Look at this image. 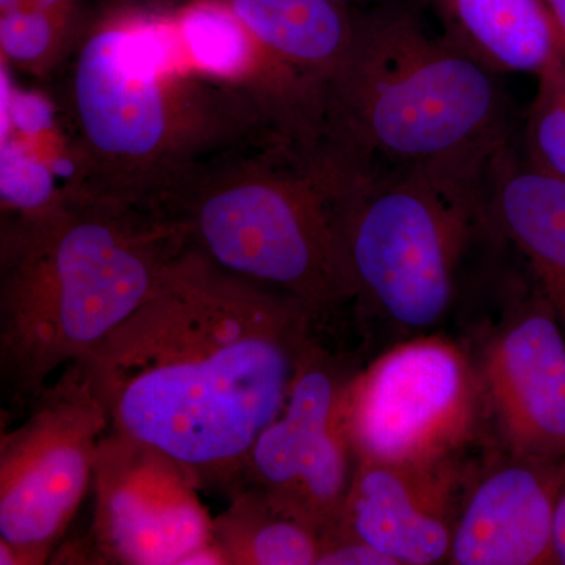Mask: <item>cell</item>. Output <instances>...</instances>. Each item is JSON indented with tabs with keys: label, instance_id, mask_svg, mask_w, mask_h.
Returning <instances> with one entry per match:
<instances>
[{
	"label": "cell",
	"instance_id": "cell-5",
	"mask_svg": "<svg viewBox=\"0 0 565 565\" xmlns=\"http://www.w3.org/2000/svg\"><path fill=\"white\" fill-rule=\"evenodd\" d=\"M323 102V140L377 166L490 150L515 132L500 74L397 3L359 10L351 51Z\"/></svg>",
	"mask_w": 565,
	"mask_h": 565
},
{
	"label": "cell",
	"instance_id": "cell-22",
	"mask_svg": "<svg viewBox=\"0 0 565 565\" xmlns=\"http://www.w3.org/2000/svg\"><path fill=\"white\" fill-rule=\"evenodd\" d=\"M318 565H396L384 553L352 535L329 531L319 535Z\"/></svg>",
	"mask_w": 565,
	"mask_h": 565
},
{
	"label": "cell",
	"instance_id": "cell-9",
	"mask_svg": "<svg viewBox=\"0 0 565 565\" xmlns=\"http://www.w3.org/2000/svg\"><path fill=\"white\" fill-rule=\"evenodd\" d=\"M316 333L285 407L253 445L243 487L262 490L321 535L340 519L355 475L345 392L356 371Z\"/></svg>",
	"mask_w": 565,
	"mask_h": 565
},
{
	"label": "cell",
	"instance_id": "cell-16",
	"mask_svg": "<svg viewBox=\"0 0 565 565\" xmlns=\"http://www.w3.org/2000/svg\"><path fill=\"white\" fill-rule=\"evenodd\" d=\"M441 36L493 73L537 76L564 44L545 0H419Z\"/></svg>",
	"mask_w": 565,
	"mask_h": 565
},
{
	"label": "cell",
	"instance_id": "cell-19",
	"mask_svg": "<svg viewBox=\"0 0 565 565\" xmlns=\"http://www.w3.org/2000/svg\"><path fill=\"white\" fill-rule=\"evenodd\" d=\"M87 22L70 20L35 0H0V47L7 62L46 76L62 70Z\"/></svg>",
	"mask_w": 565,
	"mask_h": 565
},
{
	"label": "cell",
	"instance_id": "cell-12",
	"mask_svg": "<svg viewBox=\"0 0 565 565\" xmlns=\"http://www.w3.org/2000/svg\"><path fill=\"white\" fill-rule=\"evenodd\" d=\"M467 476L460 456L429 463L360 460L343 512L326 533L360 539L396 565L448 563Z\"/></svg>",
	"mask_w": 565,
	"mask_h": 565
},
{
	"label": "cell",
	"instance_id": "cell-17",
	"mask_svg": "<svg viewBox=\"0 0 565 565\" xmlns=\"http://www.w3.org/2000/svg\"><path fill=\"white\" fill-rule=\"evenodd\" d=\"M275 55L326 88L355 39L359 7L337 0H222Z\"/></svg>",
	"mask_w": 565,
	"mask_h": 565
},
{
	"label": "cell",
	"instance_id": "cell-18",
	"mask_svg": "<svg viewBox=\"0 0 565 565\" xmlns=\"http://www.w3.org/2000/svg\"><path fill=\"white\" fill-rule=\"evenodd\" d=\"M212 541L225 565H313L319 534L277 508L253 487L232 497L230 508L212 520Z\"/></svg>",
	"mask_w": 565,
	"mask_h": 565
},
{
	"label": "cell",
	"instance_id": "cell-20",
	"mask_svg": "<svg viewBox=\"0 0 565 565\" xmlns=\"http://www.w3.org/2000/svg\"><path fill=\"white\" fill-rule=\"evenodd\" d=\"M537 79L520 147L539 170L565 180V41Z\"/></svg>",
	"mask_w": 565,
	"mask_h": 565
},
{
	"label": "cell",
	"instance_id": "cell-4",
	"mask_svg": "<svg viewBox=\"0 0 565 565\" xmlns=\"http://www.w3.org/2000/svg\"><path fill=\"white\" fill-rule=\"evenodd\" d=\"M500 147L377 166L326 145L353 300L367 313L411 337L448 315L465 256L492 228L490 163Z\"/></svg>",
	"mask_w": 565,
	"mask_h": 565
},
{
	"label": "cell",
	"instance_id": "cell-25",
	"mask_svg": "<svg viewBox=\"0 0 565 565\" xmlns=\"http://www.w3.org/2000/svg\"><path fill=\"white\" fill-rule=\"evenodd\" d=\"M337 2L345 3V6L360 7L364 3L373 2V0H337Z\"/></svg>",
	"mask_w": 565,
	"mask_h": 565
},
{
	"label": "cell",
	"instance_id": "cell-8",
	"mask_svg": "<svg viewBox=\"0 0 565 565\" xmlns=\"http://www.w3.org/2000/svg\"><path fill=\"white\" fill-rule=\"evenodd\" d=\"M110 422L79 363L66 364L0 440V541L18 565L46 563L93 482Z\"/></svg>",
	"mask_w": 565,
	"mask_h": 565
},
{
	"label": "cell",
	"instance_id": "cell-24",
	"mask_svg": "<svg viewBox=\"0 0 565 565\" xmlns=\"http://www.w3.org/2000/svg\"><path fill=\"white\" fill-rule=\"evenodd\" d=\"M565 41V0H545Z\"/></svg>",
	"mask_w": 565,
	"mask_h": 565
},
{
	"label": "cell",
	"instance_id": "cell-11",
	"mask_svg": "<svg viewBox=\"0 0 565 565\" xmlns=\"http://www.w3.org/2000/svg\"><path fill=\"white\" fill-rule=\"evenodd\" d=\"M509 318L478 370L487 412L505 451L563 462L565 333L534 277Z\"/></svg>",
	"mask_w": 565,
	"mask_h": 565
},
{
	"label": "cell",
	"instance_id": "cell-14",
	"mask_svg": "<svg viewBox=\"0 0 565 565\" xmlns=\"http://www.w3.org/2000/svg\"><path fill=\"white\" fill-rule=\"evenodd\" d=\"M565 460L505 451L467 482L448 564H553V514Z\"/></svg>",
	"mask_w": 565,
	"mask_h": 565
},
{
	"label": "cell",
	"instance_id": "cell-13",
	"mask_svg": "<svg viewBox=\"0 0 565 565\" xmlns=\"http://www.w3.org/2000/svg\"><path fill=\"white\" fill-rule=\"evenodd\" d=\"M170 18L189 66L247 93L282 140L307 148L321 143L323 87L264 46L226 3L180 0Z\"/></svg>",
	"mask_w": 565,
	"mask_h": 565
},
{
	"label": "cell",
	"instance_id": "cell-6",
	"mask_svg": "<svg viewBox=\"0 0 565 565\" xmlns=\"http://www.w3.org/2000/svg\"><path fill=\"white\" fill-rule=\"evenodd\" d=\"M159 212L226 273L321 318L353 300L322 145L269 140L225 152L189 173Z\"/></svg>",
	"mask_w": 565,
	"mask_h": 565
},
{
	"label": "cell",
	"instance_id": "cell-10",
	"mask_svg": "<svg viewBox=\"0 0 565 565\" xmlns=\"http://www.w3.org/2000/svg\"><path fill=\"white\" fill-rule=\"evenodd\" d=\"M95 515L85 545L96 564L225 565L199 484L158 449L109 429L93 468Z\"/></svg>",
	"mask_w": 565,
	"mask_h": 565
},
{
	"label": "cell",
	"instance_id": "cell-3",
	"mask_svg": "<svg viewBox=\"0 0 565 565\" xmlns=\"http://www.w3.org/2000/svg\"><path fill=\"white\" fill-rule=\"evenodd\" d=\"M185 245L161 212L82 188L39 214L2 215L0 382L10 407L28 411L58 370L136 313Z\"/></svg>",
	"mask_w": 565,
	"mask_h": 565
},
{
	"label": "cell",
	"instance_id": "cell-1",
	"mask_svg": "<svg viewBox=\"0 0 565 565\" xmlns=\"http://www.w3.org/2000/svg\"><path fill=\"white\" fill-rule=\"evenodd\" d=\"M321 316L185 245L150 296L79 360L110 429L151 446L202 490L233 497L288 399Z\"/></svg>",
	"mask_w": 565,
	"mask_h": 565
},
{
	"label": "cell",
	"instance_id": "cell-2",
	"mask_svg": "<svg viewBox=\"0 0 565 565\" xmlns=\"http://www.w3.org/2000/svg\"><path fill=\"white\" fill-rule=\"evenodd\" d=\"M62 71L77 188L118 202L158 212L202 163L281 139L247 93L184 62L169 11L90 14Z\"/></svg>",
	"mask_w": 565,
	"mask_h": 565
},
{
	"label": "cell",
	"instance_id": "cell-21",
	"mask_svg": "<svg viewBox=\"0 0 565 565\" xmlns=\"http://www.w3.org/2000/svg\"><path fill=\"white\" fill-rule=\"evenodd\" d=\"M55 163L40 158L11 137L2 141V215H32L50 210L65 193Z\"/></svg>",
	"mask_w": 565,
	"mask_h": 565
},
{
	"label": "cell",
	"instance_id": "cell-7",
	"mask_svg": "<svg viewBox=\"0 0 565 565\" xmlns=\"http://www.w3.org/2000/svg\"><path fill=\"white\" fill-rule=\"evenodd\" d=\"M481 377L440 334H416L356 371L345 419L356 462L429 463L473 441L484 414Z\"/></svg>",
	"mask_w": 565,
	"mask_h": 565
},
{
	"label": "cell",
	"instance_id": "cell-15",
	"mask_svg": "<svg viewBox=\"0 0 565 565\" xmlns=\"http://www.w3.org/2000/svg\"><path fill=\"white\" fill-rule=\"evenodd\" d=\"M490 215L525 259L565 333V180L527 161L515 136L490 163Z\"/></svg>",
	"mask_w": 565,
	"mask_h": 565
},
{
	"label": "cell",
	"instance_id": "cell-23",
	"mask_svg": "<svg viewBox=\"0 0 565 565\" xmlns=\"http://www.w3.org/2000/svg\"><path fill=\"white\" fill-rule=\"evenodd\" d=\"M553 564L565 565V468L553 514Z\"/></svg>",
	"mask_w": 565,
	"mask_h": 565
}]
</instances>
